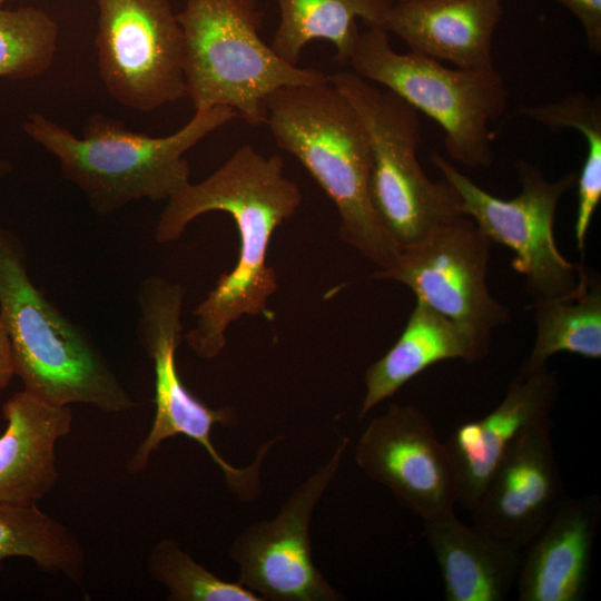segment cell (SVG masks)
I'll use <instances>...</instances> for the list:
<instances>
[{"instance_id": "16", "label": "cell", "mask_w": 601, "mask_h": 601, "mask_svg": "<svg viewBox=\"0 0 601 601\" xmlns=\"http://www.w3.org/2000/svg\"><path fill=\"white\" fill-rule=\"evenodd\" d=\"M601 520L597 493L568 497L524 548L515 581L520 601H581Z\"/></svg>"}, {"instance_id": "10", "label": "cell", "mask_w": 601, "mask_h": 601, "mask_svg": "<svg viewBox=\"0 0 601 601\" xmlns=\"http://www.w3.org/2000/svg\"><path fill=\"white\" fill-rule=\"evenodd\" d=\"M492 245L470 217L460 215L402 248L393 265L372 276L405 285L416 300L454 322L490 352L493 333L511 319L510 309L489 288Z\"/></svg>"}, {"instance_id": "25", "label": "cell", "mask_w": 601, "mask_h": 601, "mask_svg": "<svg viewBox=\"0 0 601 601\" xmlns=\"http://www.w3.org/2000/svg\"><path fill=\"white\" fill-rule=\"evenodd\" d=\"M150 578L165 587L168 601H263L238 581H225L195 561L174 539H161L147 558Z\"/></svg>"}, {"instance_id": "29", "label": "cell", "mask_w": 601, "mask_h": 601, "mask_svg": "<svg viewBox=\"0 0 601 601\" xmlns=\"http://www.w3.org/2000/svg\"><path fill=\"white\" fill-rule=\"evenodd\" d=\"M9 0H0V6H3Z\"/></svg>"}, {"instance_id": "23", "label": "cell", "mask_w": 601, "mask_h": 601, "mask_svg": "<svg viewBox=\"0 0 601 601\" xmlns=\"http://www.w3.org/2000/svg\"><path fill=\"white\" fill-rule=\"evenodd\" d=\"M12 556L27 558L39 571L76 585L87 577V556L77 535L37 504L0 503V572Z\"/></svg>"}, {"instance_id": "8", "label": "cell", "mask_w": 601, "mask_h": 601, "mask_svg": "<svg viewBox=\"0 0 601 601\" xmlns=\"http://www.w3.org/2000/svg\"><path fill=\"white\" fill-rule=\"evenodd\" d=\"M185 295L180 284L160 276L145 278L138 288L137 339L152 362L156 408L150 430L127 461V471L140 473L164 441L184 435L206 451L236 497L252 501L259 492L262 462L279 436L263 444L256 460L247 467L231 465L215 449L211 442L214 425L230 427L237 423V415L230 407L207 406L188 391L179 375L176 356L183 339Z\"/></svg>"}, {"instance_id": "24", "label": "cell", "mask_w": 601, "mask_h": 601, "mask_svg": "<svg viewBox=\"0 0 601 601\" xmlns=\"http://www.w3.org/2000/svg\"><path fill=\"white\" fill-rule=\"evenodd\" d=\"M58 24L35 7L0 6V78L26 80L48 71L58 48Z\"/></svg>"}, {"instance_id": "6", "label": "cell", "mask_w": 601, "mask_h": 601, "mask_svg": "<svg viewBox=\"0 0 601 601\" xmlns=\"http://www.w3.org/2000/svg\"><path fill=\"white\" fill-rule=\"evenodd\" d=\"M348 65L359 77L384 86L433 119L454 161L469 168L493 164L489 124L508 107L505 82L494 68L451 69L414 51L398 53L378 27L359 32Z\"/></svg>"}, {"instance_id": "21", "label": "cell", "mask_w": 601, "mask_h": 601, "mask_svg": "<svg viewBox=\"0 0 601 601\" xmlns=\"http://www.w3.org/2000/svg\"><path fill=\"white\" fill-rule=\"evenodd\" d=\"M535 337L521 374L546 367L558 353H571L589 359L601 357V280L583 260L579 283L566 296L533 299Z\"/></svg>"}, {"instance_id": "5", "label": "cell", "mask_w": 601, "mask_h": 601, "mask_svg": "<svg viewBox=\"0 0 601 601\" xmlns=\"http://www.w3.org/2000/svg\"><path fill=\"white\" fill-rule=\"evenodd\" d=\"M177 20L195 111L229 107L257 127L266 124L265 101L275 90L328 80L319 70L287 63L264 42L258 0H186Z\"/></svg>"}, {"instance_id": "1", "label": "cell", "mask_w": 601, "mask_h": 601, "mask_svg": "<svg viewBox=\"0 0 601 601\" xmlns=\"http://www.w3.org/2000/svg\"><path fill=\"white\" fill-rule=\"evenodd\" d=\"M302 200L300 189L284 174L282 157H266L252 145L242 146L207 178L189 183L167 200L155 228L159 244L177 240L190 221L209 211L230 215L239 235L235 266L194 309L195 324L185 334L199 358L221 354L227 328L243 316L272 319L267 303L277 290V276L267 263L269 243Z\"/></svg>"}, {"instance_id": "28", "label": "cell", "mask_w": 601, "mask_h": 601, "mask_svg": "<svg viewBox=\"0 0 601 601\" xmlns=\"http://www.w3.org/2000/svg\"><path fill=\"white\" fill-rule=\"evenodd\" d=\"M12 168V165L8 160L0 158V179L10 174Z\"/></svg>"}, {"instance_id": "26", "label": "cell", "mask_w": 601, "mask_h": 601, "mask_svg": "<svg viewBox=\"0 0 601 601\" xmlns=\"http://www.w3.org/2000/svg\"><path fill=\"white\" fill-rule=\"evenodd\" d=\"M581 23L588 49L601 53V0H554Z\"/></svg>"}, {"instance_id": "13", "label": "cell", "mask_w": 601, "mask_h": 601, "mask_svg": "<svg viewBox=\"0 0 601 601\" xmlns=\"http://www.w3.org/2000/svg\"><path fill=\"white\" fill-rule=\"evenodd\" d=\"M354 457L368 479L423 522L454 511L456 484L449 451L418 407L392 403L368 422Z\"/></svg>"}, {"instance_id": "18", "label": "cell", "mask_w": 601, "mask_h": 601, "mask_svg": "<svg viewBox=\"0 0 601 601\" xmlns=\"http://www.w3.org/2000/svg\"><path fill=\"white\" fill-rule=\"evenodd\" d=\"M0 503L37 504L58 484L56 445L72 426L70 406L47 403L22 390L2 404Z\"/></svg>"}, {"instance_id": "9", "label": "cell", "mask_w": 601, "mask_h": 601, "mask_svg": "<svg viewBox=\"0 0 601 601\" xmlns=\"http://www.w3.org/2000/svg\"><path fill=\"white\" fill-rule=\"evenodd\" d=\"M430 159L457 193L462 214L492 244L513 252L511 267L523 277L525 292L533 299L566 296L575 290L580 263L569 262L559 250L554 221L562 197L575 186L577 174L552 181L538 166L519 159L515 170L521 191L502 199L481 188L439 151L432 152Z\"/></svg>"}, {"instance_id": "7", "label": "cell", "mask_w": 601, "mask_h": 601, "mask_svg": "<svg viewBox=\"0 0 601 601\" xmlns=\"http://www.w3.org/2000/svg\"><path fill=\"white\" fill-rule=\"evenodd\" d=\"M328 81L346 97L365 126L371 148V203L401 249L440 224L464 215L455 189L445 179L431 180L418 161L422 131L417 110L353 71L333 73Z\"/></svg>"}, {"instance_id": "14", "label": "cell", "mask_w": 601, "mask_h": 601, "mask_svg": "<svg viewBox=\"0 0 601 601\" xmlns=\"http://www.w3.org/2000/svg\"><path fill=\"white\" fill-rule=\"evenodd\" d=\"M551 417L526 427L495 467L470 510L473 525L524 549L565 496Z\"/></svg>"}, {"instance_id": "17", "label": "cell", "mask_w": 601, "mask_h": 601, "mask_svg": "<svg viewBox=\"0 0 601 601\" xmlns=\"http://www.w3.org/2000/svg\"><path fill=\"white\" fill-rule=\"evenodd\" d=\"M503 0H395L378 28L411 51L460 69H492Z\"/></svg>"}, {"instance_id": "12", "label": "cell", "mask_w": 601, "mask_h": 601, "mask_svg": "<svg viewBox=\"0 0 601 601\" xmlns=\"http://www.w3.org/2000/svg\"><path fill=\"white\" fill-rule=\"evenodd\" d=\"M349 441L348 436L339 440L328 460L293 491L275 518L249 524L233 541L229 556L238 566V582L263 600H344L314 563L309 529Z\"/></svg>"}, {"instance_id": "11", "label": "cell", "mask_w": 601, "mask_h": 601, "mask_svg": "<svg viewBox=\"0 0 601 601\" xmlns=\"http://www.w3.org/2000/svg\"><path fill=\"white\" fill-rule=\"evenodd\" d=\"M96 3L98 69L110 97L140 112L187 97L184 37L169 0Z\"/></svg>"}, {"instance_id": "27", "label": "cell", "mask_w": 601, "mask_h": 601, "mask_svg": "<svg viewBox=\"0 0 601 601\" xmlns=\"http://www.w3.org/2000/svg\"><path fill=\"white\" fill-rule=\"evenodd\" d=\"M13 376L14 368L10 341L7 329L0 319V393L8 387Z\"/></svg>"}, {"instance_id": "15", "label": "cell", "mask_w": 601, "mask_h": 601, "mask_svg": "<svg viewBox=\"0 0 601 601\" xmlns=\"http://www.w3.org/2000/svg\"><path fill=\"white\" fill-rule=\"evenodd\" d=\"M559 393L558 376L548 367L518 373L489 414L454 428L444 443L454 471L456 503L469 511L474 506L508 449L526 427L550 416Z\"/></svg>"}, {"instance_id": "19", "label": "cell", "mask_w": 601, "mask_h": 601, "mask_svg": "<svg viewBox=\"0 0 601 601\" xmlns=\"http://www.w3.org/2000/svg\"><path fill=\"white\" fill-rule=\"evenodd\" d=\"M437 562L446 601H503L515 585L523 549L473 524L455 512L423 522Z\"/></svg>"}, {"instance_id": "3", "label": "cell", "mask_w": 601, "mask_h": 601, "mask_svg": "<svg viewBox=\"0 0 601 601\" xmlns=\"http://www.w3.org/2000/svg\"><path fill=\"white\" fill-rule=\"evenodd\" d=\"M265 105L278 148L303 165L336 207L341 239L377 269L393 265L401 247L371 203L370 140L355 108L328 80L279 88Z\"/></svg>"}, {"instance_id": "20", "label": "cell", "mask_w": 601, "mask_h": 601, "mask_svg": "<svg viewBox=\"0 0 601 601\" xmlns=\"http://www.w3.org/2000/svg\"><path fill=\"white\" fill-rule=\"evenodd\" d=\"M489 353L454 322L416 300L397 341L365 371L359 418L430 366L447 359L473 364Z\"/></svg>"}, {"instance_id": "2", "label": "cell", "mask_w": 601, "mask_h": 601, "mask_svg": "<svg viewBox=\"0 0 601 601\" xmlns=\"http://www.w3.org/2000/svg\"><path fill=\"white\" fill-rule=\"evenodd\" d=\"M236 117L224 106L198 110L176 132L151 137L95 114L77 137L45 115L31 112L22 129L58 160L62 177L85 195L91 209L108 216L144 198L167 201L190 183L185 154Z\"/></svg>"}, {"instance_id": "4", "label": "cell", "mask_w": 601, "mask_h": 601, "mask_svg": "<svg viewBox=\"0 0 601 601\" xmlns=\"http://www.w3.org/2000/svg\"><path fill=\"white\" fill-rule=\"evenodd\" d=\"M27 265L21 239L0 225V319L23 390L59 406L132 410V396L92 338L45 296Z\"/></svg>"}, {"instance_id": "22", "label": "cell", "mask_w": 601, "mask_h": 601, "mask_svg": "<svg viewBox=\"0 0 601 601\" xmlns=\"http://www.w3.org/2000/svg\"><path fill=\"white\" fill-rule=\"evenodd\" d=\"M279 23L272 49L289 65L298 66L304 47L326 40L336 50L335 60L348 59L359 35L356 19L367 27H380L395 0H276Z\"/></svg>"}]
</instances>
